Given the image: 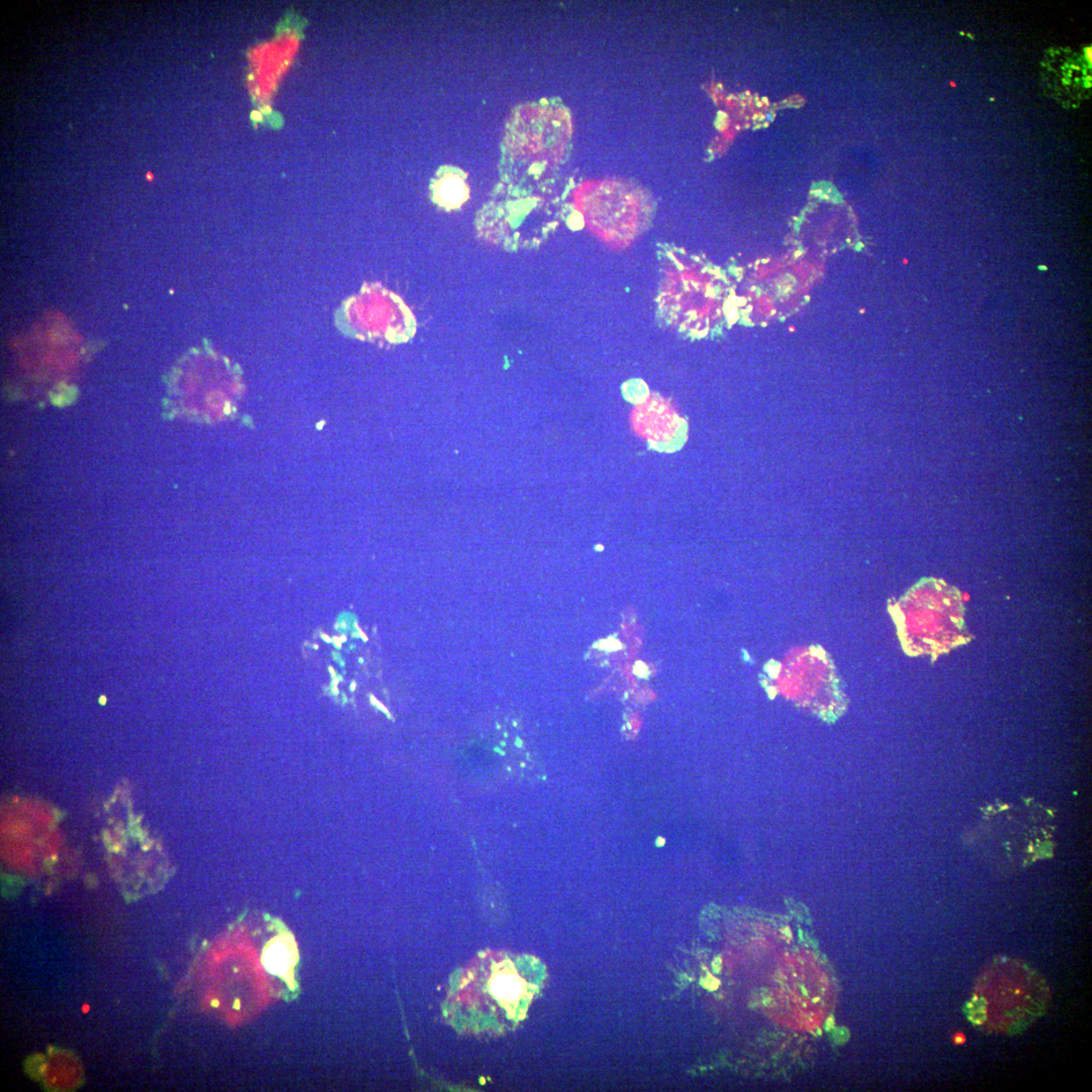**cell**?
I'll use <instances>...</instances> for the list:
<instances>
[{"instance_id": "cell-1", "label": "cell", "mask_w": 1092, "mask_h": 1092, "mask_svg": "<svg viewBox=\"0 0 1092 1092\" xmlns=\"http://www.w3.org/2000/svg\"><path fill=\"white\" fill-rule=\"evenodd\" d=\"M524 958L487 954L451 984L447 1008L463 1031L499 1032L522 1019L537 984Z\"/></svg>"}, {"instance_id": "cell-2", "label": "cell", "mask_w": 1092, "mask_h": 1092, "mask_svg": "<svg viewBox=\"0 0 1092 1092\" xmlns=\"http://www.w3.org/2000/svg\"><path fill=\"white\" fill-rule=\"evenodd\" d=\"M576 202L590 231L615 249L628 247L644 231L652 211L648 193L619 180L585 182Z\"/></svg>"}, {"instance_id": "cell-3", "label": "cell", "mask_w": 1092, "mask_h": 1092, "mask_svg": "<svg viewBox=\"0 0 1092 1092\" xmlns=\"http://www.w3.org/2000/svg\"><path fill=\"white\" fill-rule=\"evenodd\" d=\"M522 120L520 151L531 159H551L562 151L570 135L569 117L559 110L533 109Z\"/></svg>"}, {"instance_id": "cell-4", "label": "cell", "mask_w": 1092, "mask_h": 1092, "mask_svg": "<svg viewBox=\"0 0 1092 1092\" xmlns=\"http://www.w3.org/2000/svg\"><path fill=\"white\" fill-rule=\"evenodd\" d=\"M433 190L434 202L447 210L458 209L470 196L464 176L455 173L438 177Z\"/></svg>"}, {"instance_id": "cell-5", "label": "cell", "mask_w": 1092, "mask_h": 1092, "mask_svg": "<svg viewBox=\"0 0 1092 1092\" xmlns=\"http://www.w3.org/2000/svg\"><path fill=\"white\" fill-rule=\"evenodd\" d=\"M293 942L288 938H279L265 950V967L273 975H287L288 971L294 967L295 950Z\"/></svg>"}, {"instance_id": "cell-6", "label": "cell", "mask_w": 1092, "mask_h": 1092, "mask_svg": "<svg viewBox=\"0 0 1092 1092\" xmlns=\"http://www.w3.org/2000/svg\"><path fill=\"white\" fill-rule=\"evenodd\" d=\"M953 1039H954V1043H955V1044H957V1045H963V1044H965V1043H966V1039H966L965 1035H964V1034H962V1032H957V1034L954 1036Z\"/></svg>"}, {"instance_id": "cell-7", "label": "cell", "mask_w": 1092, "mask_h": 1092, "mask_svg": "<svg viewBox=\"0 0 1092 1092\" xmlns=\"http://www.w3.org/2000/svg\"><path fill=\"white\" fill-rule=\"evenodd\" d=\"M252 117H254L256 121H260L262 120L263 116L259 113V111H254V113H252Z\"/></svg>"}, {"instance_id": "cell-8", "label": "cell", "mask_w": 1092, "mask_h": 1092, "mask_svg": "<svg viewBox=\"0 0 1092 1092\" xmlns=\"http://www.w3.org/2000/svg\"><path fill=\"white\" fill-rule=\"evenodd\" d=\"M950 85H952V86H953V87H955V86H956V85H955L954 83H950Z\"/></svg>"}]
</instances>
